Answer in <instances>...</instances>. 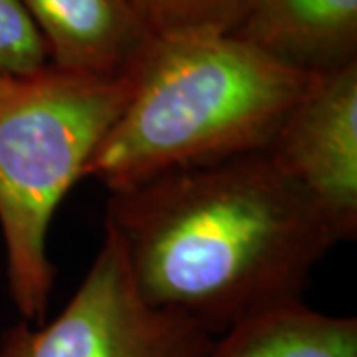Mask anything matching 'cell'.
I'll list each match as a JSON object with an SVG mask.
<instances>
[{
    "label": "cell",
    "instance_id": "2",
    "mask_svg": "<svg viewBox=\"0 0 357 357\" xmlns=\"http://www.w3.org/2000/svg\"><path fill=\"white\" fill-rule=\"evenodd\" d=\"M318 76L234 34L155 36L84 178L115 191L175 169L264 151Z\"/></svg>",
    "mask_w": 357,
    "mask_h": 357
},
{
    "label": "cell",
    "instance_id": "7",
    "mask_svg": "<svg viewBox=\"0 0 357 357\" xmlns=\"http://www.w3.org/2000/svg\"><path fill=\"white\" fill-rule=\"evenodd\" d=\"M232 34L290 68L328 74L357 62V0H250Z\"/></svg>",
    "mask_w": 357,
    "mask_h": 357
},
{
    "label": "cell",
    "instance_id": "3",
    "mask_svg": "<svg viewBox=\"0 0 357 357\" xmlns=\"http://www.w3.org/2000/svg\"><path fill=\"white\" fill-rule=\"evenodd\" d=\"M133 89L105 77L44 66L0 89V229L8 288L24 321L46 318L56 268L48 232L60 203L84 178Z\"/></svg>",
    "mask_w": 357,
    "mask_h": 357
},
{
    "label": "cell",
    "instance_id": "4",
    "mask_svg": "<svg viewBox=\"0 0 357 357\" xmlns=\"http://www.w3.org/2000/svg\"><path fill=\"white\" fill-rule=\"evenodd\" d=\"M217 337L201 324L145 302L105 232L84 282L40 326L20 321L0 337V357H208Z\"/></svg>",
    "mask_w": 357,
    "mask_h": 357
},
{
    "label": "cell",
    "instance_id": "1",
    "mask_svg": "<svg viewBox=\"0 0 357 357\" xmlns=\"http://www.w3.org/2000/svg\"><path fill=\"white\" fill-rule=\"evenodd\" d=\"M105 232L145 302L213 335L302 302L340 243L266 149L109 191Z\"/></svg>",
    "mask_w": 357,
    "mask_h": 357
},
{
    "label": "cell",
    "instance_id": "8",
    "mask_svg": "<svg viewBox=\"0 0 357 357\" xmlns=\"http://www.w3.org/2000/svg\"><path fill=\"white\" fill-rule=\"evenodd\" d=\"M208 357H357V319L296 302L232 326Z\"/></svg>",
    "mask_w": 357,
    "mask_h": 357
},
{
    "label": "cell",
    "instance_id": "11",
    "mask_svg": "<svg viewBox=\"0 0 357 357\" xmlns=\"http://www.w3.org/2000/svg\"><path fill=\"white\" fill-rule=\"evenodd\" d=\"M8 79H10V77L4 76V74L0 72V89H2V88H4V86H6V82H8Z\"/></svg>",
    "mask_w": 357,
    "mask_h": 357
},
{
    "label": "cell",
    "instance_id": "10",
    "mask_svg": "<svg viewBox=\"0 0 357 357\" xmlns=\"http://www.w3.org/2000/svg\"><path fill=\"white\" fill-rule=\"evenodd\" d=\"M48 64L46 44L22 0H0V72L24 77Z\"/></svg>",
    "mask_w": 357,
    "mask_h": 357
},
{
    "label": "cell",
    "instance_id": "9",
    "mask_svg": "<svg viewBox=\"0 0 357 357\" xmlns=\"http://www.w3.org/2000/svg\"><path fill=\"white\" fill-rule=\"evenodd\" d=\"M250 0H129L153 36L183 32L232 34L243 22Z\"/></svg>",
    "mask_w": 357,
    "mask_h": 357
},
{
    "label": "cell",
    "instance_id": "6",
    "mask_svg": "<svg viewBox=\"0 0 357 357\" xmlns=\"http://www.w3.org/2000/svg\"><path fill=\"white\" fill-rule=\"evenodd\" d=\"M50 64L91 76H129L155 38L129 0H22Z\"/></svg>",
    "mask_w": 357,
    "mask_h": 357
},
{
    "label": "cell",
    "instance_id": "5",
    "mask_svg": "<svg viewBox=\"0 0 357 357\" xmlns=\"http://www.w3.org/2000/svg\"><path fill=\"white\" fill-rule=\"evenodd\" d=\"M266 151L328 220L337 241L357 232V62L319 74Z\"/></svg>",
    "mask_w": 357,
    "mask_h": 357
}]
</instances>
